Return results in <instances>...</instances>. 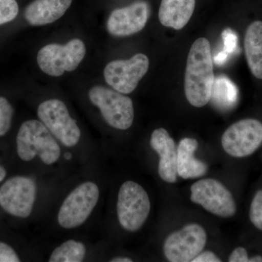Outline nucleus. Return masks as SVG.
<instances>
[{"label":"nucleus","instance_id":"1","mask_svg":"<svg viewBox=\"0 0 262 262\" xmlns=\"http://www.w3.org/2000/svg\"><path fill=\"white\" fill-rule=\"evenodd\" d=\"M215 77L209 41L204 37L193 43L185 72L186 97L195 107H203L209 102Z\"/></svg>","mask_w":262,"mask_h":262},{"label":"nucleus","instance_id":"2","mask_svg":"<svg viewBox=\"0 0 262 262\" xmlns=\"http://www.w3.org/2000/svg\"><path fill=\"white\" fill-rule=\"evenodd\" d=\"M17 152L24 161H30L39 155L46 165L56 163L61 149L56 139L42 122L36 120L24 122L16 138Z\"/></svg>","mask_w":262,"mask_h":262},{"label":"nucleus","instance_id":"3","mask_svg":"<svg viewBox=\"0 0 262 262\" xmlns=\"http://www.w3.org/2000/svg\"><path fill=\"white\" fill-rule=\"evenodd\" d=\"M151 203L147 192L139 184L128 181L122 184L117 198V212L120 225L136 232L149 216Z\"/></svg>","mask_w":262,"mask_h":262},{"label":"nucleus","instance_id":"4","mask_svg":"<svg viewBox=\"0 0 262 262\" xmlns=\"http://www.w3.org/2000/svg\"><path fill=\"white\" fill-rule=\"evenodd\" d=\"M89 98L101 111L110 126L127 130L132 125L134 108L132 100L121 93L102 86H94L89 91Z\"/></svg>","mask_w":262,"mask_h":262},{"label":"nucleus","instance_id":"5","mask_svg":"<svg viewBox=\"0 0 262 262\" xmlns=\"http://www.w3.org/2000/svg\"><path fill=\"white\" fill-rule=\"evenodd\" d=\"M86 48L80 39H73L64 46L50 44L39 50L37 63L45 73L59 77L67 71L77 68L85 56Z\"/></svg>","mask_w":262,"mask_h":262},{"label":"nucleus","instance_id":"6","mask_svg":"<svg viewBox=\"0 0 262 262\" xmlns=\"http://www.w3.org/2000/svg\"><path fill=\"white\" fill-rule=\"evenodd\" d=\"M99 194V189L94 182H84L75 188L60 208L58 215L59 225L65 229H74L82 225L97 205Z\"/></svg>","mask_w":262,"mask_h":262},{"label":"nucleus","instance_id":"7","mask_svg":"<svg viewBox=\"0 0 262 262\" xmlns=\"http://www.w3.org/2000/svg\"><path fill=\"white\" fill-rule=\"evenodd\" d=\"M37 115L52 135L63 145L68 147L77 145L80 139V129L63 101L58 99L44 101L38 107Z\"/></svg>","mask_w":262,"mask_h":262},{"label":"nucleus","instance_id":"8","mask_svg":"<svg viewBox=\"0 0 262 262\" xmlns=\"http://www.w3.org/2000/svg\"><path fill=\"white\" fill-rule=\"evenodd\" d=\"M206 241L205 229L201 225L190 224L167 237L164 253L169 261H192L203 251Z\"/></svg>","mask_w":262,"mask_h":262},{"label":"nucleus","instance_id":"9","mask_svg":"<svg viewBox=\"0 0 262 262\" xmlns=\"http://www.w3.org/2000/svg\"><path fill=\"white\" fill-rule=\"evenodd\" d=\"M148 57L138 53L128 60L110 62L103 71L105 80L117 92L128 94L137 87L149 70Z\"/></svg>","mask_w":262,"mask_h":262},{"label":"nucleus","instance_id":"10","mask_svg":"<svg viewBox=\"0 0 262 262\" xmlns=\"http://www.w3.org/2000/svg\"><path fill=\"white\" fill-rule=\"evenodd\" d=\"M191 201L213 214L229 218L235 213V202L232 193L215 179L198 181L191 187Z\"/></svg>","mask_w":262,"mask_h":262},{"label":"nucleus","instance_id":"11","mask_svg":"<svg viewBox=\"0 0 262 262\" xmlns=\"http://www.w3.org/2000/svg\"><path fill=\"white\" fill-rule=\"evenodd\" d=\"M262 143V123L255 119L239 120L222 136V144L227 154L243 158L253 154Z\"/></svg>","mask_w":262,"mask_h":262},{"label":"nucleus","instance_id":"12","mask_svg":"<svg viewBox=\"0 0 262 262\" xmlns=\"http://www.w3.org/2000/svg\"><path fill=\"white\" fill-rule=\"evenodd\" d=\"M36 192L37 187L32 179L13 177L0 188V206L10 215L27 218L32 213Z\"/></svg>","mask_w":262,"mask_h":262},{"label":"nucleus","instance_id":"13","mask_svg":"<svg viewBox=\"0 0 262 262\" xmlns=\"http://www.w3.org/2000/svg\"><path fill=\"white\" fill-rule=\"evenodd\" d=\"M148 15L149 7L145 2H137L115 10L108 19V32L117 37L136 34L144 28Z\"/></svg>","mask_w":262,"mask_h":262},{"label":"nucleus","instance_id":"14","mask_svg":"<svg viewBox=\"0 0 262 262\" xmlns=\"http://www.w3.org/2000/svg\"><path fill=\"white\" fill-rule=\"evenodd\" d=\"M150 145L160 155V177L168 183L177 182V148L168 131L164 128L155 130L151 134Z\"/></svg>","mask_w":262,"mask_h":262},{"label":"nucleus","instance_id":"15","mask_svg":"<svg viewBox=\"0 0 262 262\" xmlns=\"http://www.w3.org/2000/svg\"><path fill=\"white\" fill-rule=\"evenodd\" d=\"M72 3V0H34L26 8L24 16L31 25H47L61 18Z\"/></svg>","mask_w":262,"mask_h":262},{"label":"nucleus","instance_id":"16","mask_svg":"<svg viewBox=\"0 0 262 262\" xmlns=\"http://www.w3.org/2000/svg\"><path fill=\"white\" fill-rule=\"evenodd\" d=\"M198 142L194 139L185 138L177 148V173L184 179L203 177L208 170V165L194 158Z\"/></svg>","mask_w":262,"mask_h":262},{"label":"nucleus","instance_id":"17","mask_svg":"<svg viewBox=\"0 0 262 262\" xmlns=\"http://www.w3.org/2000/svg\"><path fill=\"white\" fill-rule=\"evenodd\" d=\"M196 0H162L159 10L160 23L177 30L187 25L194 13Z\"/></svg>","mask_w":262,"mask_h":262},{"label":"nucleus","instance_id":"18","mask_svg":"<svg viewBox=\"0 0 262 262\" xmlns=\"http://www.w3.org/2000/svg\"><path fill=\"white\" fill-rule=\"evenodd\" d=\"M248 67L253 75L262 80V22L254 21L248 27L244 41Z\"/></svg>","mask_w":262,"mask_h":262},{"label":"nucleus","instance_id":"19","mask_svg":"<svg viewBox=\"0 0 262 262\" xmlns=\"http://www.w3.org/2000/svg\"><path fill=\"white\" fill-rule=\"evenodd\" d=\"M238 97V89L230 79L224 75L215 77L210 98L215 106L224 110L233 108Z\"/></svg>","mask_w":262,"mask_h":262},{"label":"nucleus","instance_id":"20","mask_svg":"<svg viewBox=\"0 0 262 262\" xmlns=\"http://www.w3.org/2000/svg\"><path fill=\"white\" fill-rule=\"evenodd\" d=\"M86 254V248L78 241H66L57 247L49 258L50 262H80L83 261Z\"/></svg>","mask_w":262,"mask_h":262},{"label":"nucleus","instance_id":"21","mask_svg":"<svg viewBox=\"0 0 262 262\" xmlns=\"http://www.w3.org/2000/svg\"><path fill=\"white\" fill-rule=\"evenodd\" d=\"M13 110L9 101L0 97V136H4L11 126Z\"/></svg>","mask_w":262,"mask_h":262},{"label":"nucleus","instance_id":"22","mask_svg":"<svg viewBox=\"0 0 262 262\" xmlns=\"http://www.w3.org/2000/svg\"><path fill=\"white\" fill-rule=\"evenodd\" d=\"M18 10L16 0H0V25L14 20Z\"/></svg>","mask_w":262,"mask_h":262},{"label":"nucleus","instance_id":"23","mask_svg":"<svg viewBox=\"0 0 262 262\" xmlns=\"http://www.w3.org/2000/svg\"><path fill=\"white\" fill-rule=\"evenodd\" d=\"M249 215L253 225L262 230V190L258 191L253 198Z\"/></svg>","mask_w":262,"mask_h":262},{"label":"nucleus","instance_id":"24","mask_svg":"<svg viewBox=\"0 0 262 262\" xmlns=\"http://www.w3.org/2000/svg\"><path fill=\"white\" fill-rule=\"evenodd\" d=\"M222 39H223V50L229 54V56L234 54L238 49V38L237 34L231 29H226L222 34Z\"/></svg>","mask_w":262,"mask_h":262},{"label":"nucleus","instance_id":"25","mask_svg":"<svg viewBox=\"0 0 262 262\" xmlns=\"http://www.w3.org/2000/svg\"><path fill=\"white\" fill-rule=\"evenodd\" d=\"M18 255L8 244L0 242V262H19Z\"/></svg>","mask_w":262,"mask_h":262},{"label":"nucleus","instance_id":"26","mask_svg":"<svg viewBox=\"0 0 262 262\" xmlns=\"http://www.w3.org/2000/svg\"><path fill=\"white\" fill-rule=\"evenodd\" d=\"M229 262H248L249 258L248 256L247 251L243 247H238L234 249L233 252L231 253L229 258Z\"/></svg>","mask_w":262,"mask_h":262},{"label":"nucleus","instance_id":"27","mask_svg":"<svg viewBox=\"0 0 262 262\" xmlns=\"http://www.w3.org/2000/svg\"><path fill=\"white\" fill-rule=\"evenodd\" d=\"M221 259L214 253L211 251L201 252L196 256L192 262H220Z\"/></svg>","mask_w":262,"mask_h":262},{"label":"nucleus","instance_id":"28","mask_svg":"<svg viewBox=\"0 0 262 262\" xmlns=\"http://www.w3.org/2000/svg\"><path fill=\"white\" fill-rule=\"evenodd\" d=\"M229 57V55L227 54L226 52L224 51H221L215 55L214 58H213V61L217 66H222L226 63Z\"/></svg>","mask_w":262,"mask_h":262},{"label":"nucleus","instance_id":"29","mask_svg":"<svg viewBox=\"0 0 262 262\" xmlns=\"http://www.w3.org/2000/svg\"><path fill=\"white\" fill-rule=\"evenodd\" d=\"M133 260L127 257H116L111 260V262H132Z\"/></svg>","mask_w":262,"mask_h":262},{"label":"nucleus","instance_id":"30","mask_svg":"<svg viewBox=\"0 0 262 262\" xmlns=\"http://www.w3.org/2000/svg\"><path fill=\"white\" fill-rule=\"evenodd\" d=\"M5 177H6V170L3 167H0V182H2Z\"/></svg>","mask_w":262,"mask_h":262},{"label":"nucleus","instance_id":"31","mask_svg":"<svg viewBox=\"0 0 262 262\" xmlns=\"http://www.w3.org/2000/svg\"><path fill=\"white\" fill-rule=\"evenodd\" d=\"M249 262H262V257L259 256H254V257L249 258Z\"/></svg>","mask_w":262,"mask_h":262},{"label":"nucleus","instance_id":"32","mask_svg":"<svg viewBox=\"0 0 262 262\" xmlns=\"http://www.w3.org/2000/svg\"><path fill=\"white\" fill-rule=\"evenodd\" d=\"M64 157H65L66 159L70 160L72 159V154H71V153L67 152V153H66Z\"/></svg>","mask_w":262,"mask_h":262}]
</instances>
